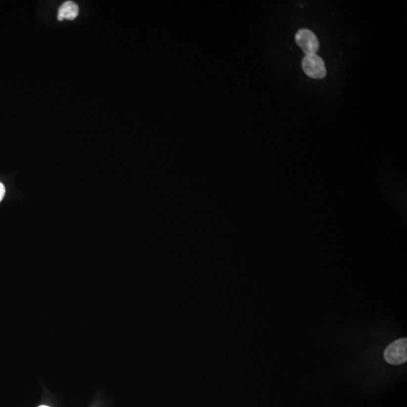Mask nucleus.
<instances>
[{
  "label": "nucleus",
  "instance_id": "f03ea898",
  "mask_svg": "<svg viewBox=\"0 0 407 407\" xmlns=\"http://www.w3.org/2000/svg\"><path fill=\"white\" fill-rule=\"evenodd\" d=\"M303 71L308 77L315 80H322L326 75L325 61L317 54L305 55L302 61Z\"/></svg>",
  "mask_w": 407,
  "mask_h": 407
},
{
  "label": "nucleus",
  "instance_id": "f257e3e1",
  "mask_svg": "<svg viewBox=\"0 0 407 407\" xmlns=\"http://www.w3.org/2000/svg\"><path fill=\"white\" fill-rule=\"evenodd\" d=\"M407 339H398L388 345L385 349L384 357L385 361L392 365H401L407 362Z\"/></svg>",
  "mask_w": 407,
  "mask_h": 407
},
{
  "label": "nucleus",
  "instance_id": "423d86ee",
  "mask_svg": "<svg viewBox=\"0 0 407 407\" xmlns=\"http://www.w3.org/2000/svg\"><path fill=\"white\" fill-rule=\"evenodd\" d=\"M47 407V406H41V407Z\"/></svg>",
  "mask_w": 407,
  "mask_h": 407
},
{
  "label": "nucleus",
  "instance_id": "20e7f679",
  "mask_svg": "<svg viewBox=\"0 0 407 407\" xmlns=\"http://www.w3.org/2000/svg\"><path fill=\"white\" fill-rule=\"evenodd\" d=\"M79 11H80V8L77 3L72 1H67L60 7L57 19L60 21H64V19L72 21L77 18Z\"/></svg>",
  "mask_w": 407,
  "mask_h": 407
},
{
  "label": "nucleus",
  "instance_id": "7ed1b4c3",
  "mask_svg": "<svg viewBox=\"0 0 407 407\" xmlns=\"http://www.w3.org/2000/svg\"><path fill=\"white\" fill-rule=\"evenodd\" d=\"M295 40L297 45L302 48L306 55L317 54L320 48V43L318 37L310 30L300 29L295 36Z\"/></svg>",
  "mask_w": 407,
  "mask_h": 407
},
{
  "label": "nucleus",
  "instance_id": "39448f33",
  "mask_svg": "<svg viewBox=\"0 0 407 407\" xmlns=\"http://www.w3.org/2000/svg\"><path fill=\"white\" fill-rule=\"evenodd\" d=\"M5 194V187L2 183H0V202H2Z\"/></svg>",
  "mask_w": 407,
  "mask_h": 407
}]
</instances>
